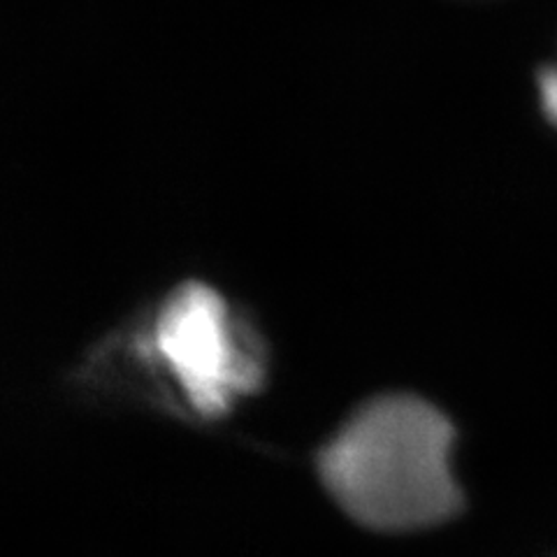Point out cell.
<instances>
[{
    "mask_svg": "<svg viewBox=\"0 0 557 557\" xmlns=\"http://www.w3.org/2000/svg\"><path fill=\"white\" fill-rule=\"evenodd\" d=\"M453 425L428 399L391 393L360 405L319 453V476L339 507L379 532L423 530L450 518Z\"/></svg>",
    "mask_w": 557,
    "mask_h": 557,
    "instance_id": "6da1fadb",
    "label": "cell"
},
{
    "mask_svg": "<svg viewBox=\"0 0 557 557\" xmlns=\"http://www.w3.org/2000/svg\"><path fill=\"white\" fill-rule=\"evenodd\" d=\"M539 84V104L544 116L557 128V63L546 65L536 77Z\"/></svg>",
    "mask_w": 557,
    "mask_h": 557,
    "instance_id": "3957f363",
    "label": "cell"
},
{
    "mask_svg": "<svg viewBox=\"0 0 557 557\" xmlns=\"http://www.w3.org/2000/svg\"><path fill=\"white\" fill-rule=\"evenodd\" d=\"M126 351L200 418H221L263 388L268 351L256 323L221 290L184 282L133 323Z\"/></svg>",
    "mask_w": 557,
    "mask_h": 557,
    "instance_id": "7a4b0ae2",
    "label": "cell"
}]
</instances>
